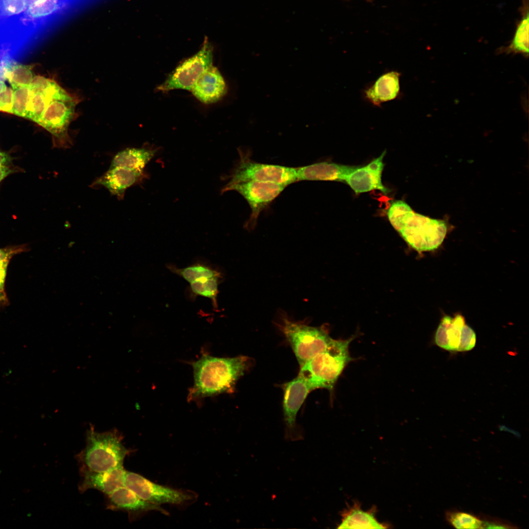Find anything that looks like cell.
I'll return each instance as SVG.
<instances>
[{"mask_svg":"<svg viewBox=\"0 0 529 529\" xmlns=\"http://www.w3.org/2000/svg\"><path fill=\"white\" fill-rule=\"evenodd\" d=\"M400 75L395 71L383 74L365 90L366 97L376 106L396 98L400 93Z\"/></svg>","mask_w":529,"mask_h":529,"instance_id":"cell-19","label":"cell"},{"mask_svg":"<svg viewBox=\"0 0 529 529\" xmlns=\"http://www.w3.org/2000/svg\"><path fill=\"white\" fill-rule=\"evenodd\" d=\"M171 267V270L180 275L189 283L203 278L220 276L219 273L216 270L202 264H195L183 268Z\"/></svg>","mask_w":529,"mask_h":529,"instance_id":"cell-27","label":"cell"},{"mask_svg":"<svg viewBox=\"0 0 529 529\" xmlns=\"http://www.w3.org/2000/svg\"><path fill=\"white\" fill-rule=\"evenodd\" d=\"M14 90L10 88L0 94V111L12 113Z\"/></svg>","mask_w":529,"mask_h":529,"instance_id":"cell-34","label":"cell"},{"mask_svg":"<svg viewBox=\"0 0 529 529\" xmlns=\"http://www.w3.org/2000/svg\"><path fill=\"white\" fill-rule=\"evenodd\" d=\"M108 497V506L111 509L124 510L133 514L157 510L166 514L160 505L143 500L125 486L118 488Z\"/></svg>","mask_w":529,"mask_h":529,"instance_id":"cell-17","label":"cell"},{"mask_svg":"<svg viewBox=\"0 0 529 529\" xmlns=\"http://www.w3.org/2000/svg\"><path fill=\"white\" fill-rule=\"evenodd\" d=\"M213 57L212 47L206 39L201 49L179 64L157 89L163 92L174 89L191 91L202 73L213 65Z\"/></svg>","mask_w":529,"mask_h":529,"instance_id":"cell-8","label":"cell"},{"mask_svg":"<svg viewBox=\"0 0 529 529\" xmlns=\"http://www.w3.org/2000/svg\"><path fill=\"white\" fill-rule=\"evenodd\" d=\"M78 99L62 88L48 105L37 121L52 135L54 144L60 148H70L72 141L69 126L74 118Z\"/></svg>","mask_w":529,"mask_h":529,"instance_id":"cell-6","label":"cell"},{"mask_svg":"<svg viewBox=\"0 0 529 529\" xmlns=\"http://www.w3.org/2000/svg\"><path fill=\"white\" fill-rule=\"evenodd\" d=\"M417 251H432L442 243L447 233L446 223L414 212L398 232Z\"/></svg>","mask_w":529,"mask_h":529,"instance_id":"cell-7","label":"cell"},{"mask_svg":"<svg viewBox=\"0 0 529 529\" xmlns=\"http://www.w3.org/2000/svg\"><path fill=\"white\" fill-rule=\"evenodd\" d=\"M287 186L276 183L247 181L222 189L221 192L234 190L240 193L248 203L251 213L244 227L253 229L261 213L277 198Z\"/></svg>","mask_w":529,"mask_h":529,"instance_id":"cell-9","label":"cell"},{"mask_svg":"<svg viewBox=\"0 0 529 529\" xmlns=\"http://www.w3.org/2000/svg\"><path fill=\"white\" fill-rule=\"evenodd\" d=\"M376 520L372 512H365L355 505L343 514L338 529L385 528Z\"/></svg>","mask_w":529,"mask_h":529,"instance_id":"cell-22","label":"cell"},{"mask_svg":"<svg viewBox=\"0 0 529 529\" xmlns=\"http://www.w3.org/2000/svg\"><path fill=\"white\" fill-rule=\"evenodd\" d=\"M445 517L451 526L457 529H483L480 517L473 514L450 510L446 511Z\"/></svg>","mask_w":529,"mask_h":529,"instance_id":"cell-26","label":"cell"},{"mask_svg":"<svg viewBox=\"0 0 529 529\" xmlns=\"http://www.w3.org/2000/svg\"><path fill=\"white\" fill-rule=\"evenodd\" d=\"M122 439L116 430L99 433L91 427L87 431L86 446L77 455L82 468L103 472L123 466L129 450Z\"/></svg>","mask_w":529,"mask_h":529,"instance_id":"cell-3","label":"cell"},{"mask_svg":"<svg viewBox=\"0 0 529 529\" xmlns=\"http://www.w3.org/2000/svg\"><path fill=\"white\" fill-rule=\"evenodd\" d=\"M27 7L38 0H25Z\"/></svg>","mask_w":529,"mask_h":529,"instance_id":"cell-40","label":"cell"},{"mask_svg":"<svg viewBox=\"0 0 529 529\" xmlns=\"http://www.w3.org/2000/svg\"><path fill=\"white\" fill-rule=\"evenodd\" d=\"M191 91L201 102L210 104L221 98L226 94L227 87L219 70L212 65L199 77Z\"/></svg>","mask_w":529,"mask_h":529,"instance_id":"cell-14","label":"cell"},{"mask_svg":"<svg viewBox=\"0 0 529 529\" xmlns=\"http://www.w3.org/2000/svg\"><path fill=\"white\" fill-rule=\"evenodd\" d=\"M283 413L286 425V438L290 441L302 438L296 426L297 414L311 390L299 375L283 385Z\"/></svg>","mask_w":529,"mask_h":529,"instance_id":"cell-11","label":"cell"},{"mask_svg":"<svg viewBox=\"0 0 529 529\" xmlns=\"http://www.w3.org/2000/svg\"><path fill=\"white\" fill-rule=\"evenodd\" d=\"M252 364L246 356L217 358L203 355L192 364L194 385L189 400L233 392L237 382Z\"/></svg>","mask_w":529,"mask_h":529,"instance_id":"cell-1","label":"cell"},{"mask_svg":"<svg viewBox=\"0 0 529 529\" xmlns=\"http://www.w3.org/2000/svg\"><path fill=\"white\" fill-rule=\"evenodd\" d=\"M358 166L322 161L297 168V179L300 181H343L346 175Z\"/></svg>","mask_w":529,"mask_h":529,"instance_id":"cell-16","label":"cell"},{"mask_svg":"<svg viewBox=\"0 0 529 529\" xmlns=\"http://www.w3.org/2000/svg\"><path fill=\"white\" fill-rule=\"evenodd\" d=\"M124 485L143 500L158 505L164 504H182L192 498L187 493L155 483L132 472L126 471Z\"/></svg>","mask_w":529,"mask_h":529,"instance_id":"cell-10","label":"cell"},{"mask_svg":"<svg viewBox=\"0 0 529 529\" xmlns=\"http://www.w3.org/2000/svg\"><path fill=\"white\" fill-rule=\"evenodd\" d=\"M27 8L25 0H0V13L3 16L20 14Z\"/></svg>","mask_w":529,"mask_h":529,"instance_id":"cell-31","label":"cell"},{"mask_svg":"<svg viewBox=\"0 0 529 529\" xmlns=\"http://www.w3.org/2000/svg\"><path fill=\"white\" fill-rule=\"evenodd\" d=\"M4 79H5L4 68L3 65H0V80L3 81Z\"/></svg>","mask_w":529,"mask_h":529,"instance_id":"cell-39","label":"cell"},{"mask_svg":"<svg viewBox=\"0 0 529 529\" xmlns=\"http://www.w3.org/2000/svg\"><path fill=\"white\" fill-rule=\"evenodd\" d=\"M280 329L291 347L300 365L324 350L333 339L323 326L313 327L281 317Z\"/></svg>","mask_w":529,"mask_h":529,"instance_id":"cell-4","label":"cell"},{"mask_svg":"<svg viewBox=\"0 0 529 529\" xmlns=\"http://www.w3.org/2000/svg\"><path fill=\"white\" fill-rule=\"evenodd\" d=\"M219 279V277L203 278L190 283V288L194 294L210 299L213 305L217 307Z\"/></svg>","mask_w":529,"mask_h":529,"instance_id":"cell-28","label":"cell"},{"mask_svg":"<svg viewBox=\"0 0 529 529\" xmlns=\"http://www.w3.org/2000/svg\"><path fill=\"white\" fill-rule=\"evenodd\" d=\"M465 324L464 317L460 314L454 317H443L435 332L436 345L446 350L458 351Z\"/></svg>","mask_w":529,"mask_h":529,"instance_id":"cell-18","label":"cell"},{"mask_svg":"<svg viewBox=\"0 0 529 529\" xmlns=\"http://www.w3.org/2000/svg\"><path fill=\"white\" fill-rule=\"evenodd\" d=\"M156 149L146 148H128L118 152L110 167H121L144 171L146 165L153 158Z\"/></svg>","mask_w":529,"mask_h":529,"instance_id":"cell-20","label":"cell"},{"mask_svg":"<svg viewBox=\"0 0 529 529\" xmlns=\"http://www.w3.org/2000/svg\"><path fill=\"white\" fill-rule=\"evenodd\" d=\"M24 248L22 246L0 248V265L8 264L14 255L24 251Z\"/></svg>","mask_w":529,"mask_h":529,"instance_id":"cell-35","label":"cell"},{"mask_svg":"<svg viewBox=\"0 0 529 529\" xmlns=\"http://www.w3.org/2000/svg\"><path fill=\"white\" fill-rule=\"evenodd\" d=\"M356 336L347 339H333L328 346L300 366L298 375L311 391L325 388L332 392L334 386L346 365L353 359L349 346Z\"/></svg>","mask_w":529,"mask_h":529,"instance_id":"cell-2","label":"cell"},{"mask_svg":"<svg viewBox=\"0 0 529 529\" xmlns=\"http://www.w3.org/2000/svg\"><path fill=\"white\" fill-rule=\"evenodd\" d=\"M8 264L0 265V300H3L5 298L4 284Z\"/></svg>","mask_w":529,"mask_h":529,"instance_id":"cell-36","label":"cell"},{"mask_svg":"<svg viewBox=\"0 0 529 529\" xmlns=\"http://www.w3.org/2000/svg\"><path fill=\"white\" fill-rule=\"evenodd\" d=\"M82 481L79 489L82 492L89 489L98 490L107 496L118 488L124 486L126 471L123 466L111 470L96 472L81 468Z\"/></svg>","mask_w":529,"mask_h":529,"instance_id":"cell-15","label":"cell"},{"mask_svg":"<svg viewBox=\"0 0 529 529\" xmlns=\"http://www.w3.org/2000/svg\"><path fill=\"white\" fill-rule=\"evenodd\" d=\"M521 19L517 24L514 37L510 44L505 49L508 53L529 54V9L528 4L524 7Z\"/></svg>","mask_w":529,"mask_h":529,"instance_id":"cell-24","label":"cell"},{"mask_svg":"<svg viewBox=\"0 0 529 529\" xmlns=\"http://www.w3.org/2000/svg\"><path fill=\"white\" fill-rule=\"evenodd\" d=\"M476 342V335L474 331L468 325L465 324L458 351L464 352L471 350L475 347Z\"/></svg>","mask_w":529,"mask_h":529,"instance_id":"cell-33","label":"cell"},{"mask_svg":"<svg viewBox=\"0 0 529 529\" xmlns=\"http://www.w3.org/2000/svg\"><path fill=\"white\" fill-rule=\"evenodd\" d=\"M4 63L5 77L13 90L29 87L34 77L30 66L7 60L4 61Z\"/></svg>","mask_w":529,"mask_h":529,"instance_id":"cell-23","label":"cell"},{"mask_svg":"<svg viewBox=\"0 0 529 529\" xmlns=\"http://www.w3.org/2000/svg\"><path fill=\"white\" fill-rule=\"evenodd\" d=\"M480 518L483 529H516L518 527L510 522L498 517L481 514Z\"/></svg>","mask_w":529,"mask_h":529,"instance_id":"cell-32","label":"cell"},{"mask_svg":"<svg viewBox=\"0 0 529 529\" xmlns=\"http://www.w3.org/2000/svg\"><path fill=\"white\" fill-rule=\"evenodd\" d=\"M10 166H0V182L11 173L15 172Z\"/></svg>","mask_w":529,"mask_h":529,"instance_id":"cell-37","label":"cell"},{"mask_svg":"<svg viewBox=\"0 0 529 529\" xmlns=\"http://www.w3.org/2000/svg\"><path fill=\"white\" fill-rule=\"evenodd\" d=\"M13 90L12 114L24 117L31 92L29 87H21Z\"/></svg>","mask_w":529,"mask_h":529,"instance_id":"cell-30","label":"cell"},{"mask_svg":"<svg viewBox=\"0 0 529 529\" xmlns=\"http://www.w3.org/2000/svg\"><path fill=\"white\" fill-rule=\"evenodd\" d=\"M414 212L404 201L394 200L388 209L387 216L391 225L399 232Z\"/></svg>","mask_w":529,"mask_h":529,"instance_id":"cell-25","label":"cell"},{"mask_svg":"<svg viewBox=\"0 0 529 529\" xmlns=\"http://www.w3.org/2000/svg\"><path fill=\"white\" fill-rule=\"evenodd\" d=\"M386 151L363 167H359L346 176L343 182L348 184L356 194L373 190L380 191L385 195L391 190L383 185L382 174L384 168V158Z\"/></svg>","mask_w":529,"mask_h":529,"instance_id":"cell-12","label":"cell"},{"mask_svg":"<svg viewBox=\"0 0 529 529\" xmlns=\"http://www.w3.org/2000/svg\"><path fill=\"white\" fill-rule=\"evenodd\" d=\"M12 157L7 153L0 150V166H10Z\"/></svg>","mask_w":529,"mask_h":529,"instance_id":"cell-38","label":"cell"},{"mask_svg":"<svg viewBox=\"0 0 529 529\" xmlns=\"http://www.w3.org/2000/svg\"><path fill=\"white\" fill-rule=\"evenodd\" d=\"M60 5V0H38L27 7L26 13L31 18H40L56 11Z\"/></svg>","mask_w":529,"mask_h":529,"instance_id":"cell-29","label":"cell"},{"mask_svg":"<svg viewBox=\"0 0 529 529\" xmlns=\"http://www.w3.org/2000/svg\"><path fill=\"white\" fill-rule=\"evenodd\" d=\"M146 177L144 171L110 167L107 171L94 181L91 187H103L119 200H122L128 188L141 183Z\"/></svg>","mask_w":529,"mask_h":529,"instance_id":"cell-13","label":"cell"},{"mask_svg":"<svg viewBox=\"0 0 529 529\" xmlns=\"http://www.w3.org/2000/svg\"><path fill=\"white\" fill-rule=\"evenodd\" d=\"M239 153L240 159L224 188L247 181L270 182L286 186L297 182V168L258 163L251 159L250 152L239 150Z\"/></svg>","mask_w":529,"mask_h":529,"instance_id":"cell-5","label":"cell"},{"mask_svg":"<svg viewBox=\"0 0 529 529\" xmlns=\"http://www.w3.org/2000/svg\"><path fill=\"white\" fill-rule=\"evenodd\" d=\"M61 88L52 80L45 90L36 92L31 91L24 118L37 122L48 103Z\"/></svg>","mask_w":529,"mask_h":529,"instance_id":"cell-21","label":"cell"}]
</instances>
